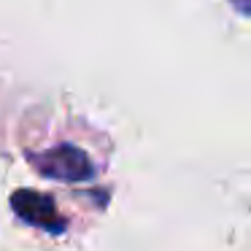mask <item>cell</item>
Wrapping results in <instances>:
<instances>
[{
	"mask_svg": "<svg viewBox=\"0 0 251 251\" xmlns=\"http://www.w3.org/2000/svg\"><path fill=\"white\" fill-rule=\"evenodd\" d=\"M11 208L22 222L33 224V227L49 229V232L65 229V219L57 213V205L51 202V197L41 195L35 189H17L11 195Z\"/></svg>",
	"mask_w": 251,
	"mask_h": 251,
	"instance_id": "obj_2",
	"label": "cell"
},
{
	"mask_svg": "<svg viewBox=\"0 0 251 251\" xmlns=\"http://www.w3.org/2000/svg\"><path fill=\"white\" fill-rule=\"evenodd\" d=\"M33 165L41 176L51 181H65V184H78V181H89L95 176V165L87 157V151L73 143H60V146L49 149V151L33 154Z\"/></svg>",
	"mask_w": 251,
	"mask_h": 251,
	"instance_id": "obj_1",
	"label": "cell"
},
{
	"mask_svg": "<svg viewBox=\"0 0 251 251\" xmlns=\"http://www.w3.org/2000/svg\"><path fill=\"white\" fill-rule=\"evenodd\" d=\"M229 3H232V6L238 8L240 14H243V17H246V14H249V0H229Z\"/></svg>",
	"mask_w": 251,
	"mask_h": 251,
	"instance_id": "obj_3",
	"label": "cell"
}]
</instances>
